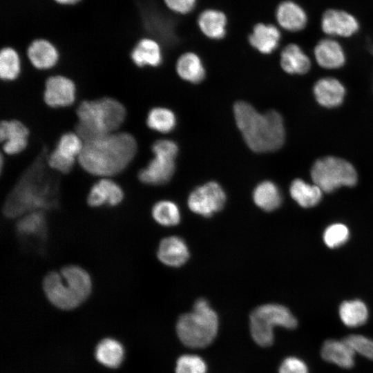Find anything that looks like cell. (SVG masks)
<instances>
[{
  "label": "cell",
  "mask_w": 373,
  "mask_h": 373,
  "mask_svg": "<svg viewBox=\"0 0 373 373\" xmlns=\"http://www.w3.org/2000/svg\"><path fill=\"white\" fill-rule=\"evenodd\" d=\"M290 194L299 205L307 208L319 202L322 190L316 184L312 185L301 179H296L291 184Z\"/></svg>",
  "instance_id": "f546056e"
},
{
  "label": "cell",
  "mask_w": 373,
  "mask_h": 373,
  "mask_svg": "<svg viewBox=\"0 0 373 373\" xmlns=\"http://www.w3.org/2000/svg\"><path fill=\"white\" fill-rule=\"evenodd\" d=\"M348 237L349 231L346 226L342 224H334L325 229L323 240L329 247L334 248L345 242Z\"/></svg>",
  "instance_id": "8d00e7d4"
},
{
  "label": "cell",
  "mask_w": 373,
  "mask_h": 373,
  "mask_svg": "<svg viewBox=\"0 0 373 373\" xmlns=\"http://www.w3.org/2000/svg\"><path fill=\"white\" fill-rule=\"evenodd\" d=\"M178 148L172 140H159L152 145L153 158L139 171V180L146 184L160 185L169 182L175 171Z\"/></svg>",
  "instance_id": "9c48e42d"
},
{
  "label": "cell",
  "mask_w": 373,
  "mask_h": 373,
  "mask_svg": "<svg viewBox=\"0 0 373 373\" xmlns=\"http://www.w3.org/2000/svg\"><path fill=\"white\" fill-rule=\"evenodd\" d=\"M218 329V316L204 298L197 300L193 310L182 314L176 325L180 340L191 348L209 345L215 338Z\"/></svg>",
  "instance_id": "8992f818"
},
{
  "label": "cell",
  "mask_w": 373,
  "mask_h": 373,
  "mask_svg": "<svg viewBox=\"0 0 373 373\" xmlns=\"http://www.w3.org/2000/svg\"><path fill=\"white\" fill-rule=\"evenodd\" d=\"M27 55L36 68L42 70L53 67L59 59L56 47L45 39L33 40L28 46Z\"/></svg>",
  "instance_id": "44dd1931"
},
{
  "label": "cell",
  "mask_w": 373,
  "mask_h": 373,
  "mask_svg": "<svg viewBox=\"0 0 373 373\" xmlns=\"http://www.w3.org/2000/svg\"><path fill=\"white\" fill-rule=\"evenodd\" d=\"M321 28L329 37H350L358 31L360 23L358 19L347 10L329 8L321 15Z\"/></svg>",
  "instance_id": "7c38bea8"
},
{
  "label": "cell",
  "mask_w": 373,
  "mask_h": 373,
  "mask_svg": "<svg viewBox=\"0 0 373 373\" xmlns=\"http://www.w3.org/2000/svg\"><path fill=\"white\" fill-rule=\"evenodd\" d=\"M236 124L247 146L254 151H275L283 145L285 129L282 116L276 111L258 112L245 102L233 106Z\"/></svg>",
  "instance_id": "3957f363"
},
{
  "label": "cell",
  "mask_w": 373,
  "mask_h": 373,
  "mask_svg": "<svg viewBox=\"0 0 373 373\" xmlns=\"http://www.w3.org/2000/svg\"><path fill=\"white\" fill-rule=\"evenodd\" d=\"M344 340L355 354L373 360V340L361 334H351Z\"/></svg>",
  "instance_id": "d590c367"
},
{
  "label": "cell",
  "mask_w": 373,
  "mask_h": 373,
  "mask_svg": "<svg viewBox=\"0 0 373 373\" xmlns=\"http://www.w3.org/2000/svg\"><path fill=\"white\" fill-rule=\"evenodd\" d=\"M279 373H309V370L303 361L295 356H290L281 363Z\"/></svg>",
  "instance_id": "74e56055"
},
{
  "label": "cell",
  "mask_w": 373,
  "mask_h": 373,
  "mask_svg": "<svg viewBox=\"0 0 373 373\" xmlns=\"http://www.w3.org/2000/svg\"><path fill=\"white\" fill-rule=\"evenodd\" d=\"M155 221L164 227L177 225L181 219L178 205L169 200H161L156 202L151 211Z\"/></svg>",
  "instance_id": "1f68e13d"
},
{
  "label": "cell",
  "mask_w": 373,
  "mask_h": 373,
  "mask_svg": "<svg viewBox=\"0 0 373 373\" xmlns=\"http://www.w3.org/2000/svg\"><path fill=\"white\" fill-rule=\"evenodd\" d=\"M84 141L76 133L67 132L61 135L55 148L48 155L47 162L52 170L66 174L69 173L82 152Z\"/></svg>",
  "instance_id": "8fae6325"
},
{
  "label": "cell",
  "mask_w": 373,
  "mask_h": 373,
  "mask_svg": "<svg viewBox=\"0 0 373 373\" xmlns=\"http://www.w3.org/2000/svg\"><path fill=\"white\" fill-rule=\"evenodd\" d=\"M55 3L61 6H73L82 0H53Z\"/></svg>",
  "instance_id": "ab89813d"
},
{
  "label": "cell",
  "mask_w": 373,
  "mask_h": 373,
  "mask_svg": "<svg viewBox=\"0 0 373 373\" xmlns=\"http://www.w3.org/2000/svg\"><path fill=\"white\" fill-rule=\"evenodd\" d=\"M339 316L348 327H358L364 325L368 318V310L363 302L354 300L343 302L339 307Z\"/></svg>",
  "instance_id": "f1b7e54d"
},
{
  "label": "cell",
  "mask_w": 373,
  "mask_h": 373,
  "mask_svg": "<svg viewBox=\"0 0 373 373\" xmlns=\"http://www.w3.org/2000/svg\"><path fill=\"white\" fill-rule=\"evenodd\" d=\"M313 92L316 102L321 106L329 108L340 106L345 95L344 86L333 77H324L318 80L314 86Z\"/></svg>",
  "instance_id": "e0dca14e"
},
{
  "label": "cell",
  "mask_w": 373,
  "mask_h": 373,
  "mask_svg": "<svg viewBox=\"0 0 373 373\" xmlns=\"http://www.w3.org/2000/svg\"><path fill=\"white\" fill-rule=\"evenodd\" d=\"M294 329L297 321L285 306L265 304L256 307L250 314L249 327L254 341L260 346L267 347L274 342V327Z\"/></svg>",
  "instance_id": "52a82bcc"
},
{
  "label": "cell",
  "mask_w": 373,
  "mask_h": 373,
  "mask_svg": "<svg viewBox=\"0 0 373 373\" xmlns=\"http://www.w3.org/2000/svg\"><path fill=\"white\" fill-rule=\"evenodd\" d=\"M48 148L44 146L23 172L6 200L5 216L14 218L57 206L59 180L48 164Z\"/></svg>",
  "instance_id": "6da1fadb"
},
{
  "label": "cell",
  "mask_w": 373,
  "mask_h": 373,
  "mask_svg": "<svg viewBox=\"0 0 373 373\" xmlns=\"http://www.w3.org/2000/svg\"><path fill=\"white\" fill-rule=\"evenodd\" d=\"M146 124L154 131L160 133H168L175 126L176 117L170 109L156 107L149 112Z\"/></svg>",
  "instance_id": "d6a6232c"
},
{
  "label": "cell",
  "mask_w": 373,
  "mask_h": 373,
  "mask_svg": "<svg viewBox=\"0 0 373 373\" xmlns=\"http://www.w3.org/2000/svg\"><path fill=\"white\" fill-rule=\"evenodd\" d=\"M276 19L282 28L289 32L303 30L308 22V15L305 8L292 0H285L278 6Z\"/></svg>",
  "instance_id": "9a60e30c"
},
{
  "label": "cell",
  "mask_w": 373,
  "mask_h": 373,
  "mask_svg": "<svg viewBox=\"0 0 373 373\" xmlns=\"http://www.w3.org/2000/svg\"><path fill=\"white\" fill-rule=\"evenodd\" d=\"M207 370L204 361L198 356L186 354L177 361L175 373H206Z\"/></svg>",
  "instance_id": "e575fe53"
},
{
  "label": "cell",
  "mask_w": 373,
  "mask_h": 373,
  "mask_svg": "<svg viewBox=\"0 0 373 373\" xmlns=\"http://www.w3.org/2000/svg\"><path fill=\"white\" fill-rule=\"evenodd\" d=\"M227 196L222 186L216 182H209L195 188L188 198L187 204L195 213L211 217L224 206Z\"/></svg>",
  "instance_id": "30bf717a"
},
{
  "label": "cell",
  "mask_w": 373,
  "mask_h": 373,
  "mask_svg": "<svg viewBox=\"0 0 373 373\" xmlns=\"http://www.w3.org/2000/svg\"><path fill=\"white\" fill-rule=\"evenodd\" d=\"M254 203L266 211L276 209L281 204L282 198L278 186L271 181L258 184L253 192Z\"/></svg>",
  "instance_id": "83f0119b"
},
{
  "label": "cell",
  "mask_w": 373,
  "mask_h": 373,
  "mask_svg": "<svg viewBox=\"0 0 373 373\" xmlns=\"http://www.w3.org/2000/svg\"><path fill=\"white\" fill-rule=\"evenodd\" d=\"M17 235L24 240L43 243L46 238V220L44 211H36L25 214L16 224Z\"/></svg>",
  "instance_id": "d6986e66"
},
{
  "label": "cell",
  "mask_w": 373,
  "mask_h": 373,
  "mask_svg": "<svg viewBox=\"0 0 373 373\" xmlns=\"http://www.w3.org/2000/svg\"><path fill=\"white\" fill-rule=\"evenodd\" d=\"M311 177L314 184L327 193L342 186H354L357 182V173L353 165L334 156L317 160L312 167Z\"/></svg>",
  "instance_id": "ba28073f"
},
{
  "label": "cell",
  "mask_w": 373,
  "mask_h": 373,
  "mask_svg": "<svg viewBox=\"0 0 373 373\" xmlns=\"http://www.w3.org/2000/svg\"><path fill=\"white\" fill-rule=\"evenodd\" d=\"M137 150L136 140L131 134L113 132L84 142L78 162L93 175L109 177L124 170Z\"/></svg>",
  "instance_id": "7a4b0ae2"
},
{
  "label": "cell",
  "mask_w": 373,
  "mask_h": 373,
  "mask_svg": "<svg viewBox=\"0 0 373 373\" xmlns=\"http://www.w3.org/2000/svg\"><path fill=\"white\" fill-rule=\"evenodd\" d=\"M124 193L122 188L114 181L104 178L93 184L88 195V205L93 207L104 204L114 207L123 200Z\"/></svg>",
  "instance_id": "ac0fdd59"
},
{
  "label": "cell",
  "mask_w": 373,
  "mask_h": 373,
  "mask_svg": "<svg viewBox=\"0 0 373 373\" xmlns=\"http://www.w3.org/2000/svg\"><path fill=\"white\" fill-rule=\"evenodd\" d=\"M321 354L322 358L342 368H351L354 364L355 353L344 339H329L323 343Z\"/></svg>",
  "instance_id": "7402d4cb"
},
{
  "label": "cell",
  "mask_w": 373,
  "mask_h": 373,
  "mask_svg": "<svg viewBox=\"0 0 373 373\" xmlns=\"http://www.w3.org/2000/svg\"><path fill=\"white\" fill-rule=\"evenodd\" d=\"M76 114L75 133L85 142L116 132L125 120L126 110L117 99L104 97L82 101Z\"/></svg>",
  "instance_id": "277c9868"
},
{
  "label": "cell",
  "mask_w": 373,
  "mask_h": 373,
  "mask_svg": "<svg viewBox=\"0 0 373 373\" xmlns=\"http://www.w3.org/2000/svg\"><path fill=\"white\" fill-rule=\"evenodd\" d=\"M280 65L289 74L304 75L309 70L311 61L298 45L289 44L280 53Z\"/></svg>",
  "instance_id": "cb8c5ba5"
},
{
  "label": "cell",
  "mask_w": 373,
  "mask_h": 373,
  "mask_svg": "<svg viewBox=\"0 0 373 373\" xmlns=\"http://www.w3.org/2000/svg\"><path fill=\"white\" fill-rule=\"evenodd\" d=\"M131 58L139 67L157 66L161 64L162 59L160 46L154 39L143 38L138 41L132 49Z\"/></svg>",
  "instance_id": "d4e9b609"
},
{
  "label": "cell",
  "mask_w": 373,
  "mask_h": 373,
  "mask_svg": "<svg viewBox=\"0 0 373 373\" xmlns=\"http://www.w3.org/2000/svg\"><path fill=\"white\" fill-rule=\"evenodd\" d=\"M29 130L17 119L3 120L0 124V140L8 155L22 152L28 142Z\"/></svg>",
  "instance_id": "5bb4252c"
},
{
  "label": "cell",
  "mask_w": 373,
  "mask_h": 373,
  "mask_svg": "<svg viewBox=\"0 0 373 373\" xmlns=\"http://www.w3.org/2000/svg\"><path fill=\"white\" fill-rule=\"evenodd\" d=\"M76 88L74 82L62 75L48 77L45 84L44 99L50 107L70 106L75 99Z\"/></svg>",
  "instance_id": "4fadbf2b"
},
{
  "label": "cell",
  "mask_w": 373,
  "mask_h": 373,
  "mask_svg": "<svg viewBox=\"0 0 373 373\" xmlns=\"http://www.w3.org/2000/svg\"><path fill=\"white\" fill-rule=\"evenodd\" d=\"M157 256L160 261L165 265L177 267L182 266L188 260L189 251L182 238L173 236L161 240Z\"/></svg>",
  "instance_id": "2e32d148"
},
{
  "label": "cell",
  "mask_w": 373,
  "mask_h": 373,
  "mask_svg": "<svg viewBox=\"0 0 373 373\" xmlns=\"http://www.w3.org/2000/svg\"><path fill=\"white\" fill-rule=\"evenodd\" d=\"M176 70L182 79L191 83H199L205 76L202 62L193 52H186L179 57L176 64Z\"/></svg>",
  "instance_id": "4316f807"
},
{
  "label": "cell",
  "mask_w": 373,
  "mask_h": 373,
  "mask_svg": "<svg viewBox=\"0 0 373 373\" xmlns=\"http://www.w3.org/2000/svg\"><path fill=\"white\" fill-rule=\"evenodd\" d=\"M281 37L279 29L273 24H256L249 35L251 45L264 54H269L278 47Z\"/></svg>",
  "instance_id": "603a6c76"
},
{
  "label": "cell",
  "mask_w": 373,
  "mask_h": 373,
  "mask_svg": "<svg viewBox=\"0 0 373 373\" xmlns=\"http://www.w3.org/2000/svg\"><path fill=\"white\" fill-rule=\"evenodd\" d=\"M314 53L318 64L326 69L341 68L345 62L342 46L332 38L321 39L315 46Z\"/></svg>",
  "instance_id": "ffe728a7"
},
{
  "label": "cell",
  "mask_w": 373,
  "mask_h": 373,
  "mask_svg": "<svg viewBox=\"0 0 373 373\" xmlns=\"http://www.w3.org/2000/svg\"><path fill=\"white\" fill-rule=\"evenodd\" d=\"M196 0H164L166 6L172 11L185 14L194 7Z\"/></svg>",
  "instance_id": "f35d334b"
},
{
  "label": "cell",
  "mask_w": 373,
  "mask_h": 373,
  "mask_svg": "<svg viewBox=\"0 0 373 373\" xmlns=\"http://www.w3.org/2000/svg\"><path fill=\"white\" fill-rule=\"evenodd\" d=\"M198 26L207 37L219 39L226 34L227 17L220 10L208 9L200 15Z\"/></svg>",
  "instance_id": "484cf974"
},
{
  "label": "cell",
  "mask_w": 373,
  "mask_h": 373,
  "mask_svg": "<svg viewBox=\"0 0 373 373\" xmlns=\"http://www.w3.org/2000/svg\"><path fill=\"white\" fill-rule=\"evenodd\" d=\"M21 71L18 52L11 47H4L0 52V77L4 81L17 78Z\"/></svg>",
  "instance_id": "836d02e7"
},
{
  "label": "cell",
  "mask_w": 373,
  "mask_h": 373,
  "mask_svg": "<svg viewBox=\"0 0 373 373\" xmlns=\"http://www.w3.org/2000/svg\"><path fill=\"white\" fill-rule=\"evenodd\" d=\"M43 289L49 301L61 309L79 306L89 296L92 281L89 274L77 265H67L51 271L44 279Z\"/></svg>",
  "instance_id": "5b68a950"
},
{
  "label": "cell",
  "mask_w": 373,
  "mask_h": 373,
  "mask_svg": "<svg viewBox=\"0 0 373 373\" xmlns=\"http://www.w3.org/2000/svg\"><path fill=\"white\" fill-rule=\"evenodd\" d=\"M124 356L122 345L116 340L105 338L100 341L95 350L97 360L108 367H117Z\"/></svg>",
  "instance_id": "4dcf8cb0"
}]
</instances>
